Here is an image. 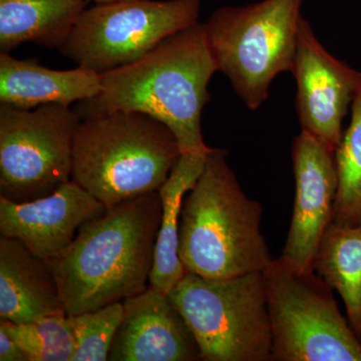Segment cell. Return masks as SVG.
<instances>
[{"instance_id":"ba28073f","label":"cell","mask_w":361,"mask_h":361,"mask_svg":"<svg viewBox=\"0 0 361 361\" xmlns=\"http://www.w3.org/2000/svg\"><path fill=\"white\" fill-rule=\"evenodd\" d=\"M201 0H123L87 8L59 49L96 73L139 61L171 35L199 23Z\"/></svg>"},{"instance_id":"3957f363","label":"cell","mask_w":361,"mask_h":361,"mask_svg":"<svg viewBox=\"0 0 361 361\" xmlns=\"http://www.w3.org/2000/svg\"><path fill=\"white\" fill-rule=\"evenodd\" d=\"M263 209L247 196L222 149L183 200L178 254L187 272L212 279L263 272L272 262L261 232Z\"/></svg>"},{"instance_id":"ac0fdd59","label":"cell","mask_w":361,"mask_h":361,"mask_svg":"<svg viewBox=\"0 0 361 361\" xmlns=\"http://www.w3.org/2000/svg\"><path fill=\"white\" fill-rule=\"evenodd\" d=\"M314 271L338 292L361 341V227L332 222L318 247Z\"/></svg>"},{"instance_id":"8992f818","label":"cell","mask_w":361,"mask_h":361,"mask_svg":"<svg viewBox=\"0 0 361 361\" xmlns=\"http://www.w3.org/2000/svg\"><path fill=\"white\" fill-rule=\"evenodd\" d=\"M204 361H273L263 272L223 279L186 272L168 293Z\"/></svg>"},{"instance_id":"30bf717a","label":"cell","mask_w":361,"mask_h":361,"mask_svg":"<svg viewBox=\"0 0 361 361\" xmlns=\"http://www.w3.org/2000/svg\"><path fill=\"white\" fill-rule=\"evenodd\" d=\"M291 73L301 130L336 151L343 135L342 123L361 87L360 71L332 56L302 18Z\"/></svg>"},{"instance_id":"52a82bcc","label":"cell","mask_w":361,"mask_h":361,"mask_svg":"<svg viewBox=\"0 0 361 361\" xmlns=\"http://www.w3.org/2000/svg\"><path fill=\"white\" fill-rule=\"evenodd\" d=\"M263 275L273 361H361V341L320 275L279 258Z\"/></svg>"},{"instance_id":"7402d4cb","label":"cell","mask_w":361,"mask_h":361,"mask_svg":"<svg viewBox=\"0 0 361 361\" xmlns=\"http://www.w3.org/2000/svg\"><path fill=\"white\" fill-rule=\"evenodd\" d=\"M0 361H28L18 342L0 329Z\"/></svg>"},{"instance_id":"ffe728a7","label":"cell","mask_w":361,"mask_h":361,"mask_svg":"<svg viewBox=\"0 0 361 361\" xmlns=\"http://www.w3.org/2000/svg\"><path fill=\"white\" fill-rule=\"evenodd\" d=\"M0 329L18 342L28 361H71L75 343L68 314L45 316L35 322L0 320Z\"/></svg>"},{"instance_id":"5bb4252c","label":"cell","mask_w":361,"mask_h":361,"mask_svg":"<svg viewBox=\"0 0 361 361\" xmlns=\"http://www.w3.org/2000/svg\"><path fill=\"white\" fill-rule=\"evenodd\" d=\"M66 314L51 265L20 241L0 237V320L28 323Z\"/></svg>"},{"instance_id":"9c48e42d","label":"cell","mask_w":361,"mask_h":361,"mask_svg":"<svg viewBox=\"0 0 361 361\" xmlns=\"http://www.w3.org/2000/svg\"><path fill=\"white\" fill-rule=\"evenodd\" d=\"M80 116L70 106L32 110L0 106V196L23 203L49 196L71 180Z\"/></svg>"},{"instance_id":"44dd1931","label":"cell","mask_w":361,"mask_h":361,"mask_svg":"<svg viewBox=\"0 0 361 361\" xmlns=\"http://www.w3.org/2000/svg\"><path fill=\"white\" fill-rule=\"evenodd\" d=\"M123 310V302H116L99 310L68 315L75 343L71 361L109 360L114 337L122 322Z\"/></svg>"},{"instance_id":"7a4b0ae2","label":"cell","mask_w":361,"mask_h":361,"mask_svg":"<svg viewBox=\"0 0 361 361\" xmlns=\"http://www.w3.org/2000/svg\"><path fill=\"white\" fill-rule=\"evenodd\" d=\"M161 218L160 194L152 192L80 227L68 250L49 262L66 314L123 302L148 288Z\"/></svg>"},{"instance_id":"e0dca14e","label":"cell","mask_w":361,"mask_h":361,"mask_svg":"<svg viewBox=\"0 0 361 361\" xmlns=\"http://www.w3.org/2000/svg\"><path fill=\"white\" fill-rule=\"evenodd\" d=\"M207 154H180L167 180L158 191L161 218L149 286L163 293L172 290L187 272L178 254L180 210L185 196L203 172Z\"/></svg>"},{"instance_id":"6da1fadb","label":"cell","mask_w":361,"mask_h":361,"mask_svg":"<svg viewBox=\"0 0 361 361\" xmlns=\"http://www.w3.org/2000/svg\"><path fill=\"white\" fill-rule=\"evenodd\" d=\"M216 71L205 25L197 23L139 61L102 73L101 92L75 111L82 120L118 111L146 114L172 130L180 154H206L211 148L202 135V114Z\"/></svg>"},{"instance_id":"5b68a950","label":"cell","mask_w":361,"mask_h":361,"mask_svg":"<svg viewBox=\"0 0 361 361\" xmlns=\"http://www.w3.org/2000/svg\"><path fill=\"white\" fill-rule=\"evenodd\" d=\"M304 0H260L216 9L205 25L211 51L246 108H260L273 80L293 68Z\"/></svg>"},{"instance_id":"277c9868","label":"cell","mask_w":361,"mask_h":361,"mask_svg":"<svg viewBox=\"0 0 361 361\" xmlns=\"http://www.w3.org/2000/svg\"><path fill=\"white\" fill-rule=\"evenodd\" d=\"M180 157L172 130L137 111H114L80 121L71 180L106 208L158 192Z\"/></svg>"},{"instance_id":"603a6c76","label":"cell","mask_w":361,"mask_h":361,"mask_svg":"<svg viewBox=\"0 0 361 361\" xmlns=\"http://www.w3.org/2000/svg\"><path fill=\"white\" fill-rule=\"evenodd\" d=\"M89 1L94 2L96 4H110V2L123 1V0H89Z\"/></svg>"},{"instance_id":"2e32d148","label":"cell","mask_w":361,"mask_h":361,"mask_svg":"<svg viewBox=\"0 0 361 361\" xmlns=\"http://www.w3.org/2000/svg\"><path fill=\"white\" fill-rule=\"evenodd\" d=\"M89 0H0V52L23 44L59 49Z\"/></svg>"},{"instance_id":"d6986e66","label":"cell","mask_w":361,"mask_h":361,"mask_svg":"<svg viewBox=\"0 0 361 361\" xmlns=\"http://www.w3.org/2000/svg\"><path fill=\"white\" fill-rule=\"evenodd\" d=\"M334 156L338 186L334 222L361 227V87L351 106L350 122Z\"/></svg>"},{"instance_id":"9a60e30c","label":"cell","mask_w":361,"mask_h":361,"mask_svg":"<svg viewBox=\"0 0 361 361\" xmlns=\"http://www.w3.org/2000/svg\"><path fill=\"white\" fill-rule=\"evenodd\" d=\"M101 90V73L89 68L51 70L37 59L0 52V103L7 106L20 110L49 104L70 106L97 97Z\"/></svg>"},{"instance_id":"8fae6325","label":"cell","mask_w":361,"mask_h":361,"mask_svg":"<svg viewBox=\"0 0 361 361\" xmlns=\"http://www.w3.org/2000/svg\"><path fill=\"white\" fill-rule=\"evenodd\" d=\"M334 149L302 132L292 145L295 196L290 227L280 260L299 270H314L318 247L334 222L338 178Z\"/></svg>"},{"instance_id":"4fadbf2b","label":"cell","mask_w":361,"mask_h":361,"mask_svg":"<svg viewBox=\"0 0 361 361\" xmlns=\"http://www.w3.org/2000/svg\"><path fill=\"white\" fill-rule=\"evenodd\" d=\"M109 361L201 360L196 339L168 294L149 286L123 301Z\"/></svg>"},{"instance_id":"7c38bea8","label":"cell","mask_w":361,"mask_h":361,"mask_svg":"<svg viewBox=\"0 0 361 361\" xmlns=\"http://www.w3.org/2000/svg\"><path fill=\"white\" fill-rule=\"evenodd\" d=\"M106 209L73 180L37 200L16 203L0 196V234L18 240L35 256L52 262L68 250L82 225Z\"/></svg>"}]
</instances>
